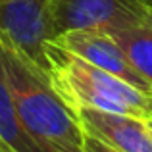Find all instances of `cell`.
<instances>
[{
    "label": "cell",
    "instance_id": "9c48e42d",
    "mask_svg": "<svg viewBox=\"0 0 152 152\" xmlns=\"http://www.w3.org/2000/svg\"><path fill=\"white\" fill-rule=\"evenodd\" d=\"M83 152H118L114 150L112 146L104 145L102 141H98V139L91 137V135L85 133V141H83Z\"/></svg>",
    "mask_w": 152,
    "mask_h": 152
},
{
    "label": "cell",
    "instance_id": "8fae6325",
    "mask_svg": "<svg viewBox=\"0 0 152 152\" xmlns=\"http://www.w3.org/2000/svg\"><path fill=\"white\" fill-rule=\"evenodd\" d=\"M0 152H12V150H10V148H8V146H6V145H4V142H2V141H0Z\"/></svg>",
    "mask_w": 152,
    "mask_h": 152
},
{
    "label": "cell",
    "instance_id": "7a4b0ae2",
    "mask_svg": "<svg viewBox=\"0 0 152 152\" xmlns=\"http://www.w3.org/2000/svg\"><path fill=\"white\" fill-rule=\"evenodd\" d=\"M46 60V75L52 89L71 112L94 108L141 119L152 115V94L85 62L62 46L48 42Z\"/></svg>",
    "mask_w": 152,
    "mask_h": 152
},
{
    "label": "cell",
    "instance_id": "7c38bea8",
    "mask_svg": "<svg viewBox=\"0 0 152 152\" xmlns=\"http://www.w3.org/2000/svg\"><path fill=\"white\" fill-rule=\"evenodd\" d=\"M142 2H145V4H146L148 8H152V0H142Z\"/></svg>",
    "mask_w": 152,
    "mask_h": 152
},
{
    "label": "cell",
    "instance_id": "3957f363",
    "mask_svg": "<svg viewBox=\"0 0 152 152\" xmlns=\"http://www.w3.org/2000/svg\"><path fill=\"white\" fill-rule=\"evenodd\" d=\"M52 41L73 29L114 31L152 25V8L142 0H48Z\"/></svg>",
    "mask_w": 152,
    "mask_h": 152
},
{
    "label": "cell",
    "instance_id": "277c9868",
    "mask_svg": "<svg viewBox=\"0 0 152 152\" xmlns=\"http://www.w3.org/2000/svg\"><path fill=\"white\" fill-rule=\"evenodd\" d=\"M0 37L46 73V46L52 42L48 0H0Z\"/></svg>",
    "mask_w": 152,
    "mask_h": 152
},
{
    "label": "cell",
    "instance_id": "ba28073f",
    "mask_svg": "<svg viewBox=\"0 0 152 152\" xmlns=\"http://www.w3.org/2000/svg\"><path fill=\"white\" fill-rule=\"evenodd\" d=\"M115 39L129 62L152 85V25H135L108 31Z\"/></svg>",
    "mask_w": 152,
    "mask_h": 152
},
{
    "label": "cell",
    "instance_id": "52a82bcc",
    "mask_svg": "<svg viewBox=\"0 0 152 152\" xmlns=\"http://www.w3.org/2000/svg\"><path fill=\"white\" fill-rule=\"evenodd\" d=\"M0 141L12 152H50L39 145L23 127L12 102L8 85L4 81L2 69H0Z\"/></svg>",
    "mask_w": 152,
    "mask_h": 152
},
{
    "label": "cell",
    "instance_id": "6da1fadb",
    "mask_svg": "<svg viewBox=\"0 0 152 152\" xmlns=\"http://www.w3.org/2000/svg\"><path fill=\"white\" fill-rule=\"evenodd\" d=\"M0 69L23 127L39 145L50 152H83L85 131L52 89L48 75L2 37Z\"/></svg>",
    "mask_w": 152,
    "mask_h": 152
},
{
    "label": "cell",
    "instance_id": "5b68a950",
    "mask_svg": "<svg viewBox=\"0 0 152 152\" xmlns=\"http://www.w3.org/2000/svg\"><path fill=\"white\" fill-rule=\"evenodd\" d=\"M52 42L66 48L71 54L83 58L85 62L123 79L129 85L152 94V85L137 71V67L129 62V58L121 50V46L115 42V39L108 31L73 29L58 35Z\"/></svg>",
    "mask_w": 152,
    "mask_h": 152
},
{
    "label": "cell",
    "instance_id": "8992f818",
    "mask_svg": "<svg viewBox=\"0 0 152 152\" xmlns=\"http://www.w3.org/2000/svg\"><path fill=\"white\" fill-rule=\"evenodd\" d=\"M73 114L87 135L102 141L114 150L152 152V137L145 119L94 108H79Z\"/></svg>",
    "mask_w": 152,
    "mask_h": 152
},
{
    "label": "cell",
    "instance_id": "30bf717a",
    "mask_svg": "<svg viewBox=\"0 0 152 152\" xmlns=\"http://www.w3.org/2000/svg\"><path fill=\"white\" fill-rule=\"evenodd\" d=\"M145 121H146V127H148V133H150V137H152V115H150V118H146Z\"/></svg>",
    "mask_w": 152,
    "mask_h": 152
}]
</instances>
